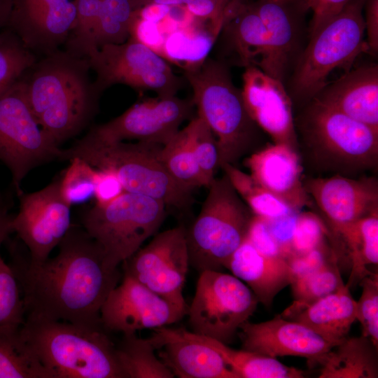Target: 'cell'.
I'll return each mask as SVG.
<instances>
[{
    "instance_id": "obj_20",
    "label": "cell",
    "mask_w": 378,
    "mask_h": 378,
    "mask_svg": "<svg viewBox=\"0 0 378 378\" xmlns=\"http://www.w3.org/2000/svg\"><path fill=\"white\" fill-rule=\"evenodd\" d=\"M250 175L295 210L312 204L302 179L300 152L287 145H265L244 159Z\"/></svg>"
},
{
    "instance_id": "obj_40",
    "label": "cell",
    "mask_w": 378,
    "mask_h": 378,
    "mask_svg": "<svg viewBox=\"0 0 378 378\" xmlns=\"http://www.w3.org/2000/svg\"><path fill=\"white\" fill-rule=\"evenodd\" d=\"M25 309L18 279L9 264L0 257V333L20 330Z\"/></svg>"
},
{
    "instance_id": "obj_49",
    "label": "cell",
    "mask_w": 378,
    "mask_h": 378,
    "mask_svg": "<svg viewBox=\"0 0 378 378\" xmlns=\"http://www.w3.org/2000/svg\"><path fill=\"white\" fill-rule=\"evenodd\" d=\"M300 211H295L278 218L266 219L268 227L286 260L292 253V241Z\"/></svg>"
},
{
    "instance_id": "obj_55",
    "label": "cell",
    "mask_w": 378,
    "mask_h": 378,
    "mask_svg": "<svg viewBox=\"0 0 378 378\" xmlns=\"http://www.w3.org/2000/svg\"><path fill=\"white\" fill-rule=\"evenodd\" d=\"M5 206H6L4 205V204L3 202L2 197H1V195L0 193V208L5 207Z\"/></svg>"
},
{
    "instance_id": "obj_1",
    "label": "cell",
    "mask_w": 378,
    "mask_h": 378,
    "mask_svg": "<svg viewBox=\"0 0 378 378\" xmlns=\"http://www.w3.org/2000/svg\"><path fill=\"white\" fill-rule=\"evenodd\" d=\"M53 258L32 264L14 255L10 265L21 290L25 318L102 327L100 309L118 284L101 246L83 228L71 226ZM103 328V327H102Z\"/></svg>"
},
{
    "instance_id": "obj_6",
    "label": "cell",
    "mask_w": 378,
    "mask_h": 378,
    "mask_svg": "<svg viewBox=\"0 0 378 378\" xmlns=\"http://www.w3.org/2000/svg\"><path fill=\"white\" fill-rule=\"evenodd\" d=\"M162 146L140 141L102 142L87 134L63 149L61 160L78 157L92 167L112 170L126 192L163 202L167 206L185 210L194 202L192 191L177 183L160 156Z\"/></svg>"
},
{
    "instance_id": "obj_14",
    "label": "cell",
    "mask_w": 378,
    "mask_h": 378,
    "mask_svg": "<svg viewBox=\"0 0 378 378\" xmlns=\"http://www.w3.org/2000/svg\"><path fill=\"white\" fill-rule=\"evenodd\" d=\"M192 99L176 95L138 102L116 118L92 127L87 134L102 142L136 141L165 145L186 120L195 116Z\"/></svg>"
},
{
    "instance_id": "obj_3",
    "label": "cell",
    "mask_w": 378,
    "mask_h": 378,
    "mask_svg": "<svg viewBox=\"0 0 378 378\" xmlns=\"http://www.w3.org/2000/svg\"><path fill=\"white\" fill-rule=\"evenodd\" d=\"M183 72L192 90L197 116L216 139L219 168L225 163L235 165L262 148L259 145L260 128L249 115L241 90L234 85L225 62L207 57Z\"/></svg>"
},
{
    "instance_id": "obj_29",
    "label": "cell",
    "mask_w": 378,
    "mask_h": 378,
    "mask_svg": "<svg viewBox=\"0 0 378 378\" xmlns=\"http://www.w3.org/2000/svg\"><path fill=\"white\" fill-rule=\"evenodd\" d=\"M253 5L267 30L271 58L270 76L282 81L294 44L291 13L284 0H259Z\"/></svg>"
},
{
    "instance_id": "obj_43",
    "label": "cell",
    "mask_w": 378,
    "mask_h": 378,
    "mask_svg": "<svg viewBox=\"0 0 378 378\" xmlns=\"http://www.w3.org/2000/svg\"><path fill=\"white\" fill-rule=\"evenodd\" d=\"M239 0H132L136 10L152 4L180 8L190 15L214 24H224Z\"/></svg>"
},
{
    "instance_id": "obj_45",
    "label": "cell",
    "mask_w": 378,
    "mask_h": 378,
    "mask_svg": "<svg viewBox=\"0 0 378 378\" xmlns=\"http://www.w3.org/2000/svg\"><path fill=\"white\" fill-rule=\"evenodd\" d=\"M328 236V229L317 214L300 211L293 237L290 257L304 254L321 246L327 242Z\"/></svg>"
},
{
    "instance_id": "obj_34",
    "label": "cell",
    "mask_w": 378,
    "mask_h": 378,
    "mask_svg": "<svg viewBox=\"0 0 378 378\" xmlns=\"http://www.w3.org/2000/svg\"><path fill=\"white\" fill-rule=\"evenodd\" d=\"M220 168L254 215L272 219L298 211L274 196L249 174L244 172L235 165L225 163Z\"/></svg>"
},
{
    "instance_id": "obj_17",
    "label": "cell",
    "mask_w": 378,
    "mask_h": 378,
    "mask_svg": "<svg viewBox=\"0 0 378 378\" xmlns=\"http://www.w3.org/2000/svg\"><path fill=\"white\" fill-rule=\"evenodd\" d=\"M242 349L276 358H305L310 365H319L337 344L324 339L306 326L280 315L261 323L244 322L237 332Z\"/></svg>"
},
{
    "instance_id": "obj_44",
    "label": "cell",
    "mask_w": 378,
    "mask_h": 378,
    "mask_svg": "<svg viewBox=\"0 0 378 378\" xmlns=\"http://www.w3.org/2000/svg\"><path fill=\"white\" fill-rule=\"evenodd\" d=\"M362 293L356 301V320L362 326V335L378 346V274L371 272L360 281Z\"/></svg>"
},
{
    "instance_id": "obj_35",
    "label": "cell",
    "mask_w": 378,
    "mask_h": 378,
    "mask_svg": "<svg viewBox=\"0 0 378 378\" xmlns=\"http://www.w3.org/2000/svg\"><path fill=\"white\" fill-rule=\"evenodd\" d=\"M0 378H53L19 331L0 333Z\"/></svg>"
},
{
    "instance_id": "obj_18",
    "label": "cell",
    "mask_w": 378,
    "mask_h": 378,
    "mask_svg": "<svg viewBox=\"0 0 378 378\" xmlns=\"http://www.w3.org/2000/svg\"><path fill=\"white\" fill-rule=\"evenodd\" d=\"M241 94L246 108L257 125L274 144L299 150L291 100L282 81L256 66L246 67Z\"/></svg>"
},
{
    "instance_id": "obj_51",
    "label": "cell",
    "mask_w": 378,
    "mask_h": 378,
    "mask_svg": "<svg viewBox=\"0 0 378 378\" xmlns=\"http://www.w3.org/2000/svg\"><path fill=\"white\" fill-rule=\"evenodd\" d=\"M365 13L366 43L369 52L375 53L378 49V0H368Z\"/></svg>"
},
{
    "instance_id": "obj_16",
    "label": "cell",
    "mask_w": 378,
    "mask_h": 378,
    "mask_svg": "<svg viewBox=\"0 0 378 378\" xmlns=\"http://www.w3.org/2000/svg\"><path fill=\"white\" fill-rule=\"evenodd\" d=\"M184 315L160 296L124 273L100 309L105 330L123 335L156 329L179 321Z\"/></svg>"
},
{
    "instance_id": "obj_53",
    "label": "cell",
    "mask_w": 378,
    "mask_h": 378,
    "mask_svg": "<svg viewBox=\"0 0 378 378\" xmlns=\"http://www.w3.org/2000/svg\"><path fill=\"white\" fill-rule=\"evenodd\" d=\"M13 0H0V31L8 27Z\"/></svg>"
},
{
    "instance_id": "obj_50",
    "label": "cell",
    "mask_w": 378,
    "mask_h": 378,
    "mask_svg": "<svg viewBox=\"0 0 378 378\" xmlns=\"http://www.w3.org/2000/svg\"><path fill=\"white\" fill-rule=\"evenodd\" d=\"M352 0H304L312 12L310 34L314 35L328 22L340 13Z\"/></svg>"
},
{
    "instance_id": "obj_25",
    "label": "cell",
    "mask_w": 378,
    "mask_h": 378,
    "mask_svg": "<svg viewBox=\"0 0 378 378\" xmlns=\"http://www.w3.org/2000/svg\"><path fill=\"white\" fill-rule=\"evenodd\" d=\"M226 269L245 282L258 302L270 307L275 296L292 281L286 260L259 252L246 239L232 255Z\"/></svg>"
},
{
    "instance_id": "obj_10",
    "label": "cell",
    "mask_w": 378,
    "mask_h": 378,
    "mask_svg": "<svg viewBox=\"0 0 378 378\" xmlns=\"http://www.w3.org/2000/svg\"><path fill=\"white\" fill-rule=\"evenodd\" d=\"M62 153L36 120L19 79L0 97V160L10 171L18 195L30 171L61 160Z\"/></svg>"
},
{
    "instance_id": "obj_54",
    "label": "cell",
    "mask_w": 378,
    "mask_h": 378,
    "mask_svg": "<svg viewBox=\"0 0 378 378\" xmlns=\"http://www.w3.org/2000/svg\"><path fill=\"white\" fill-rule=\"evenodd\" d=\"M69 1L70 0H13V6H27L58 5Z\"/></svg>"
},
{
    "instance_id": "obj_11",
    "label": "cell",
    "mask_w": 378,
    "mask_h": 378,
    "mask_svg": "<svg viewBox=\"0 0 378 378\" xmlns=\"http://www.w3.org/2000/svg\"><path fill=\"white\" fill-rule=\"evenodd\" d=\"M258 304L251 290L233 274L201 272L187 312L191 332L227 344Z\"/></svg>"
},
{
    "instance_id": "obj_22",
    "label": "cell",
    "mask_w": 378,
    "mask_h": 378,
    "mask_svg": "<svg viewBox=\"0 0 378 378\" xmlns=\"http://www.w3.org/2000/svg\"><path fill=\"white\" fill-rule=\"evenodd\" d=\"M75 20L74 0L58 5L13 6L8 27L30 50L46 55L65 44Z\"/></svg>"
},
{
    "instance_id": "obj_13",
    "label": "cell",
    "mask_w": 378,
    "mask_h": 378,
    "mask_svg": "<svg viewBox=\"0 0 378 378\" xmlns=\"http://www.w3.org/2000/svg\"><path fill=\"white\" fill-rule=\"evenodd\" d=\"M124 273L160 296L184 316L183 290L190 266L186 229L183 225L154 236L123 262Z\"/></svg>"
},
{
    "instance_id": "obj_42",
    "label": "cell",
    "mask_w": 378,
    "mask_h": 378,
    "mask_svg": "<svg viewBox=\"0 0 378 378\" xmlns=\"http://www.w3.org/2000/svg\"><path fill=\"white\" fill-rule=\"evenodd\" d=\"M59 178V191L71 206L94 197L96 168L84 160L74 157Z\"/></svg>"
},
{
    "instance_id": "obj_5",
    "label": "cell",
    "mask_w": 378,
    "mask_h": 378,
    "mask_svg": "<svg viewBox=\"0 0 378 378\" xmlns=\"http://www.w3.org/2000/svg\"><path fill=\"white\" fill-rule=\"evenodd\" d=\"M306 158L321 174L356 178L378 164V131L320 102L300 125Z\"/></svg>"
},
{
    "instance_id": "obj_52",
    "label": "cell",
    "mask_w": 378,
    "mask_h": 378,
    "mask_svg": "<svg viewBox=\"0 0 378 378\" xmlns=\"http://www.w3.org/2000/svg\"><path fill=\"white\" fill-rule=\"evenodd\" d=\"M12 219L13 216L8 214L6 206L0 208V247L13 232Z\"/></svg>"
},
{
    "instance_id": "obj_4",
    "label": "cell",
    "mask_w": 378,
    "mask_h": 378,
    "mask_svg": "<svg viewBox=\"0 0 378 378\" xmlns=\"http://www.w3.org/2000/svg\"><path fill=\"white\" fill-rule=\"evenodd\" d=\"M19 332L53 378H124L102 327L25 318Z\"/></svg>"
},
{
    "instance_id": "obj_41",
    "label": "cell",
    "mask_w": 378,
    "mask_h": 378,
    "mask_svg": "<svg viewBox=\"0 0 378 378\" xmlns=\"http://www.w3.org/2000/svg\"><path fill=\"white\" fill-rule=\"evenodd\" d=\"M186 127L196 162L208 188L219 168L216 139L208 125L197 115Z\"/></svg>"
},
{
    "instance_id": "obj_26",
    "label": "cell",
    "mask_w": 378,
    "mask_h": 378,
    "mask_svg": "<svg viewBox=\"0 0 378 378\" xmlns=\"http://www.w3.org/2000/svg\"><path fill=\"white\" fill-rule=\"evenodd\" d=\"M356 301L345 284L295 313L288 319L300 323L328 341L338 344L348 336L356 320Z\"/></svg>"
},
{
    "instance_id": "obj_36",
    "label": "cell",
    "mask_w": 378,
    "mask_h": 378,
    "mask_svg": "<svg viewBox=\"0 0 378 378\" xmlns=\"http://www.w3.org/2000/svg\"><path fill=\"white\" fill-rule=\"evenodd\" d=\"M160 156L167 172L180 186L192 192L196 188L206 187L186 127L162 146Z\"/></svg>"
},
{
    "instance_id": "obj_31",
    "label": "cell",
    "mask_w": 378,
    "mask_h": 378,
    "mask_svg": "<svg viewBox=\"0 0 378 378\" xmlns=\"http://www.w3.org/2000/svg\"><path fill=\"white\" fill-rule=\"evenodd\" d=\"M116 348V356L124 378H174L175 376L155 356L157 347L150 337L136 333L123 335Z\"/></svg>"
},
{
    "instance_id": "obj_32",
    "label": "cell",
    "mask_w": 378,
    "mask_h": 378,
    "mask_svg": "<svg viewBox=\"0 0 378 378\" xmlns=\"http://www.w3.org/2000/svg\"><path fill=\"white\" fill-rule=\"evenodd\" d=\"M222 29L221 26L213 24L207 30L172 32L164 39L160 55L180 65L183 69L195 66L208 57Z\"/></svg>"
},
{
    "instance_id": "obj_39",
    "label": "cell",
    "mask_w": 378,
    "mask_h": 378,
    "mask_svg": "<svg viewBox=\"0 0 378 378\" xmlns=\"http://www.w3.org/2000/svg\"><path fill=\"white\" fill-rule=\"evenodd\" d=\"M102 0H74L76 20L65 43V50L88 58L97 49L96 29Z\"/></svg>"
},
{
    "instance_id": "obj_9",
    "label": "cell",
    "mask_w": 378,
    "mask_h": 378,
    "mask_svg": "<svg viewBox=\"0 0 378 378\" xmlns=\"http://www.w3.org/2000/svg\"><path fill=\"white\" fill-rule=\"evenodd\" d=\"M365 2L352 0L311 36L295 75L294 89L298 96L314 98L327 85L332 71L341 68L349 71L361 52H369L364 39Z\"/></svg>"
},
{
    "instance_id": "obj_19",
    "label": "cell",
    "mask_w": 378,
    "mask_h": 378,
    "mask_svg": "<svg viewBox=\"0 0 378 378\" xmlns=\"http://www.w3.org/2000/svg\"><path fill=\"white\" fill-rule=\"evenodd\" d=\"M303 183L331 228L378 211V182L375 177L332 175L307 178Z\"/></svg>"
},
{
    "instance_id": "obj_33",
    "label": "cell",
    "mask_w": 378,
    "mask_h": 378,
    "mask_svg": "<svg viewBox=\"0 0 378 378\" xmlns=\"http://www.w3.org/2000/svg\"><path fill=\"white\" fill-rule=\"evenodd\" d=\"M344 285L336 256L318 270L291 281L290 286L293 302L280 316L288 318L308 305L337 291Z\"/></svg>"
},
{
    "instance_id": "obj_37",
    "label": "cell",
    "mask_w": 378,
    "mask_h": 378,
    "mask_svg": "<svg viewBox=\"0 0 378 378\" xmlns=\"http://www.w3.org/2000/svg\"><path fill=\"white\" fill-rule=\"evenodd\" d=\"M134 13L132 0H102L96 29L97 48L127 41Z\"/></svg>"
},
{
    "instance_id": "obj_46",
    "label": "cell",
    "mask_w": 378,
    "mask_h": 378,
    "mask_svg": "<svg viewBox=\"0 0 378 378\" xmlns=\"http://www.w3.org/2000/svg\"><path fill=\"white\" fill-rule=\"evenodd\" d=\"M336 256L335 251L327 242L304 254L291 256L287 262L292 281L318 270Z\"/></svg>"
},
{
    "instance_id": "obj_48",
    "label": "cell",
    "mask_w": 378,
    "mask_h": 378,
    "mask_svg": "<svg viewBox=\"0 0 378 378\" xmlns=\"http://www.w3.org/2000/svg\"><path fill=\"white\" fill-rule=\"evenodd\" d=\"M125 192V188L115 172L108 169L96 168L94 188L95 205L108 204Z\"/></svg>"
},
{
    "instance_id": "obj_8",
    "label": "cell",
    "mask_w": 378,
    "mask_h": 378,
    "mask_svg": "<svg viewBox=\"0 0 378 378\" xmlns=\"http://www.w3.org/2000/svg\"><path fill=\"white\" fill-rule=\"evenodd\" d=\"M166 208L157 199L125 191L109 204L86 211L82 225L102 248L107 265L116 269L157 232Z\"/></svg>"
},
{
    "instance_id": "obj_28",
    "label": "cell",
    "mask_w": 378,
    "mask_h": 378,
    "mask_svg": "<svg viewBox=\"0 0 378 378\" xmlns=\"http://www.w3.org/2000/svg\"><path fill=\"white\" fill-rule=\"evenodd\" d=\"M331 229L342 241L351 262L346 284L350 288L372 272L369 265L378 264V211Z\"/></svg>"
},
{
    "instance_id": "obj_7",
    "label": "cell",
    "mask_w": 378,
    "mask_h": 378,
    "mask_svg": "<svg viewBox=\"0 0 378 378\" xmlns=\"http://www.w3.org/2000/svg\"><path fill=\"white\" fill-rule=\"evenodd\" d=\"M199 214L186 230L190 265L222 271L247 236L253 214L225 174L214 178Z\"/></svg>"
},
{
    "instance_id": "obj_30",
    "label": "cell",
    "mask_w": 378,
    "mask_h": 378,
    "mask_svg": "<svg viewBox=\"0 0 378 378\" xmlns=\"http://www.w3.org/2000/svg\"><path fill=\"white\" fill-rule=\"evenodd\" d=\"M190 335L214 349L238 378H302L304 372L279 362L276 358L237 350L216 340L190 332Z\"/></svg>"
},
{
    "instance_id": "obj_15",
    "label": "cell",
    "mask_w": 378,
    "mask_h": 378,
    "mask_svg": "<svg viewBox=\"0 0 378 378\" xmlns=\"http://www.w3.org/2000/svg\"><path fill=\"white\" fill-rule=\"evenodd\" d=\"M19 210L13 216L12 227L29 253V262L47 260L71 226V206L59 191V178L42 189L21 192Z\"/></svg>"
},
{
    "instance_id": "obj_24",
    "label": "cell",
    "mask_w": 378,
    "mask_h": 378,
    "mask_svg": "<svg viewBox=\"0 0 378 378\" xmlns=\"http://www.w3.org/2000/svg\"><path fill=\"white\" fill-rule=\"evenodd\" d=\"M218 38L236 64L256 66L270 75L271 58L267 30L253 4L239 0Z\"/></svg>"
},
{
    "instance_id": "obj_12",
    "label": "cell",
    "mask_w": 378,
    "mask_h": 378,
    "mask_svg": "<svg viewBox=\"0 0 378 378\" xmlns=\"http://www.w3.org/2000/svg\"><path fill=\"white\" fill-rule=\"evenodd\" d=\"M88 59L96 75L94 87L101 94L114 85L122 84L167 97L175 96L183 85V78L162 56L132 38L122 43L104 45Z\"/></svg>"
},
{
    "instance_id": "obj_27",
    "label": "cell",
    "mask_w": 378,
    "mask_h": 378,
    "mask_svg": "<svg viewBox=\"0 0 378 378\" xmlns=\"http://www.w3.org/2000/svg\"><path fill=\"white\" fill-rule=\"evenodd\" d=\"M319 378H377V346L361 335L343 339L326 355Z\"/></svg>"
},
{
    "instance_id": "obj_2",
    "label": "cell",
    "mask_w": 378,
    "mask_h": 378,
    "mask_svg": "<svg viewBox=\"0 0 378 378\" xmlns=\"http://www.w3.org/2000/svg\"><path fill=\"white\" fill-rule=\"evenodd\" d=\"M20 78L38 124L59 146L78 135L97 112L101 94L90 77L88 58L57 50Z\"/></svg>"
},
{
    "instance_id": "obj_47",
    "label": "cell",
    "mask_w": 378,
    "mask_h": 378,
    "mask_svg": "<svg viewBox=\"0 0 378 378\" xmlns=\"http://www.w3.org/2000/svg\"><path fill=\"white\" fill-rule=\"evenodd\" d=\"M246 239L261 253L275 259L286 260L268 227L266 218L253 215Z\"/></svg>"
},
{
    "instance_id": "obj_23",
    "label": "cell",
    "mask_w": 378,
    "mask_h": 378,
    "mask_svg": "<svg viewBox=\"0 0 378 378\" xmlns=\"http://www.w3.org/2000/svg\"><path fill=\"white\" fill-rule=\"evenodd\" d=\"M314 100L378 131V67L349 70L326 85Z\"/></svg>"
},
{
    "instance_id": "obj_38",
    "label": "cell",
    "mask_w": 378,
    "mask_h": 378,
    "mask_svg": "<svg viewBox=\"0 0 378 378\" xmlns=\"http://www.w3.org/2000/svg\"><path fill=\"white\" fill-rule=\"evenodd\" d=\"M35 55L9 27L0 31V97L35 62Z\"/></svg>"
},
{
    "instance_id": "obj_21",
    "label": "cell",
    "mask_w": 378,
    "mask_h": 378,
    "mask_svg": "<svg viewBox=\"0 0 378 378\" xmlns=\"http://www.w3.org/2000/svg\"><path fill=\"white\" fill-rule=\"evenodd\" d=\"M160 359L179 378H238L222 356L185 328L154 329L151 336Z\"/></svg>"
}]
</instances>
